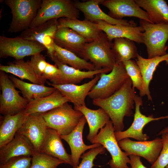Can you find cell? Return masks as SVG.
<instances>
[{
    "instance_id": "cell-40",
    "label": "cell",
    "mask_w": 168,
    "mask_h": 168,
    "mask_svg": "<svg viewBox=\"0 0 168 168\" xmlns=\"http://www.w3.org/2000/svg\"><path fill=\"white\" fill-rule=\"evenodd\" d=\"M60 74V71L57 66L48 62L42 76V78L46 81L49 80L54 83L58 78Z\"/></svg>"
},
{
    "instance_id": "cell-11",
    "label": "cell",
    "mask_w": 168,
    "mask_h": 168,
    "mask_svg": "<svg viewBox=\"0 0 168 168\" xmlns=\"http://www.w3.org/2000/svg\"><path fill=\"white\" fill-rule=\"evenodd\" d=\"M118 143L121 149L128 156L134 155L142 157L152 165L159 156L163 147L162 140L160 138L152 141H138L125 138Z\"/></svg>"
},
{
    "instance_id": "cell-19",
    "label": "cell",
    "mask_w": 168,
    "mask_h": 168,
    "mask_svg": "<svg viewBox=\"0 0 168 168\" xmlns=\"http://www.w3.org/2000/svg\"><path fill=\"white\" fill-rule=\"evenodd\" d=\"M50 58L60 71V74L58 78L54 83H52L55 84H76L85 79L92 78L97 74L103 73H106L111 71L108 68H103L93 71H82L61 63L54 54Z\"/></svg>"
},
{
    "instance_id": "cell-26",
    "label": "cell",
    "mask_w": 168,
    "mask_h": 168,
    "mask_svg": "<svg viewBox=\"0 0 168 168\" xmlns=\"http://www.w3.org/2000/svg\"><path fill=\"white\" fill-rule=\"evenodd\" d=\"M74 109L82 113L86 119L89 129L86 139L90 142L97 135L99 130L103 128L110 120L108 115L100 108L93 110L86 105L74 106Z\"/></svg>"
},
{
    "instance_id": "cell-29",
    "label": "cell",
    "mask_w": 168,
    "mask_h": 168,
    "mask_svg": "<svg viewBox=\"0 0 168 168\" xmlns=\"http://www.w3.org/2000/svg\"><path fill=\"white\" fill-rule=\"evenodd\" d=\"M28 115L23 111L14 115H6L0 126V148L12 141Z\"/></svg>"
},
{
    "instance_id": "cell-36",
    "label": "cell",
    "mask_w": 168,
    "mask_h": 168,
    "mask_svg": "<svg viewBox=\"0 0 168 168\" xmlns=\"http://www.w3.org/2000/svg\"><path fill=\"white\" fill-rule=\"evenodd\" d=\"M106 149L102 145L90 149L88 152L82 154L80 158L81 163L77 168H92L94 166V161L98 154L105 153Z\"/></svg>"
},
{
    "instance_id": "cell-22",
    "label": "cell",
    "mask_w": 168,
    "mask_h": 168,
    "mask_svg": "<svg viewBox=\"0 0 168 168\" xmlns=\"http://www.w3.org/2000/svg\"><path fill=\"white\" fill-rule=\"evenodd\" d=\"M35 152L31 143L26 137L16 134L12 141L0 148V164L5 163L15 157L32 156Z\"/></svg>"
},
{
    "instance_id": "cell-39",
    "label": "cell",
    "mask_w": 168,
    "mask_h": 168,
    "mask_svg": "<svg viewBox=\"0 0 168 168\" xmlns=\"http://www.w3.org/2000/svg\"><path fill=\"white\" fill-rule=\"evenodd\" d=\"M32 156H21L13 157L0 164V168H30Z\"/></svg>"
},
{
    "instance_id": "cell-6",
    "label": "cell",
    "mask_w": 168,
    "mask_h": 168,
    "mask_svg": "<svg viewBox=\"0 0 168 168\" xmlns=\"http://www.w3.org/2000/svg\"><path fill=\"white\" fill-rule=\"evenodd\" d=\"M129 78L123 63H117L110 73L100 74L99 79L87 96L93 99L109 97L120 89Z\"/></svg>"
},
{
    "instance_id": "cell-8",
    "label": "cell",
    "mask_w": 168,
    "mask_h": 168,
    "mask_svg": "<svg viewBox=\"0 0 168 168\" xmlns=\"http://www.w3.org/2000/svg\"><path fill=\"white\" fill-rule=\"evenodd\" d=\"M114 132L113 124L110 120L90 142L100 144L109 152L111 157L109 162L110 168H130L128 166L130 158L119 147Z\"/></svg>"
},
{
    "instance_id": "cell-21",
    "label": "cell",
    "mask_w": 168,
    "mask_h": 168,
    "mask_svg": "<svg viewBox=\"0 0 168 168\" xmlns=\"http://www.w3.org/2000/svg\"><path fill=\"white\" fill-rule=\"evenodd\" d=\"M135 59L138 66L142 78V84L139 95L141 97L146 95L148 100L152 101L149 89L150 83L153 74L159 63L165 61L168 64V53L166 54L151 58H145L138 54Z\"/></svg>"
},
{
    "instance_id": "cell-23",
    "label": "cell",
    "mask_w": 168,
    "mask_h": 168,
    "mask_svg": "<svg viewBox=\"0 0 168 168\" xmlns=\"http://www.w3.org/2000/svg\"><path fill=\"white\" fill-rule=\"evenodd\" d=\"M61 139L56 130L48 128L40 152L62 160L72 166L71 155L65 150Z\"/></svg>"
},
{
    "instance_id": "cell-7",
    "label": "cell",
    "mask_w": 168,
    "mask_h": 168,
    "mask_svg": "<svg viewBox=\"0 0 168 168\" xmlns=\"http://www.w3.org/2000/svg\"><path fill=\"white\" fill-rule=\"evenodd\" d=\"M140 26H142L143 44L145 45L148 58L166 54L168 40V24H156L140 20Z\"/></svg>"
},
{
    "instance_id": "cell-33",
    "label": "cell",
    "mask_w": 168,
    "mask_h": 168,
    "mask_svg": "<svg viewBox=\"0 0 168 168\" xmlns=\"http://www.w3.org/2000/svg\"><path fill=\"white\" fill-rule=\"evenodd\" d=\"M112 49L117 63H122L136 58L138 54L134 42L124 38L114 39Z\"/></svg>"
},
{
    "instance_id": "cell-42",
    "label": "cell",
    "mask_w": 168,
    "mask_h": 168,
    "mask_svg": "<svg viewBox=\"0 0 168 168\" xmlns=\"http://www.w3.org/2000/svg\"><path fill=\"white\" fill-rule=\"evenodd\" d=\"M164 133H168V126L161 130L157 134V135H161Z\"/></svg>"
},
{
    "instance_id": "cell-35",
    "label": "cell",
    "mask_w": 168,
    "mask_h": 168,
    "mask_svg": "<svg viewBox=\"0 0 168 168\" xmlns=\"http://www.w3.org/2000/svg\"><path fill=\"white\" fill-rule=\"evenodd\" d=\"M132 83L133 88L139 91L142 84V78L140 68L135 61L131 59L122 62Z\"/></svg>"
},
{
    "instance_id": "cell-3",
    "label": "cell",
    "mask_w": 168,
    "mask_h": 168,
    "mask_svg": "<svg viewBox=\"0 0 168 168\" xmlns=\"http://www.w3.org/2000/svg\"><path fill=\"white\" fill-rule=\"evenodd\" d=\"M11 10L12 19L8 29L10 33H16L30 28L36 16L42 0H5Z\"/></svg>"
},
{
    "instance_id": "cell-30",
    "label": "cell",
    "mask_w": 168,
    "mask_h": 168,
    "mask_svg": "<svg viewBox=\"0 0 168 168\" xmlns=\"http://www.w3.org/2000/svg\"><path fill=\"white\" fill-rule=\"evenodd\" d=\"M9 77L16 87L21 91L23 96L28 102L47 96L57 90L53 87L26 82L13 76H9Z\"/></svg>"
},
{
    "instance_id": "cell-16",
    "label": "cell",
    "mask_w": 168,
    "mask_h": 168,
    "mask_svg": "<svg viewBox=\"0 0 168 168\" xmlns=\"http://www.w3.org/2000/svg\"><path fill=\"white\" fill-rule=\"evenodd\" d=\"M102 1L90 0L81 2L76 1L73 2L76 7L83 13L85 20L93 22L101 20L114 25L137 26V23L133 21L115 19L105 13L99 6Z\"/></svg>"
},
{
    "instance_id": "cell-27",
    "label": "cell",
    "mask_w": 168,
    "mask_h": 168,
    "mask_svg": "<svg viewBox=\"0 0 168 168\" xmlns=\"http://www.w3.org/2000/svg\"><path fill=\"white\" fill-rule=\"evenodd\" d=\"M58 28L67 27L73 30L90 42L96 39L102 31L93 22L77 18H62L58 20Z\"/></svg>"
},
{
    "instance_id": "cell-20",
    "label": "cell",
    "mask_w": 168,
    "mask_h": 168,
    "mask_svg": "<svg viewBox=\"0 0 168 168\" xmlns=\"http://www.w3.org/2000/svg\"><path fill=\"white\" fill-rule=\"evenodd\" d=\"M100 74L95 75L90 81L80 85L72 84H55L49 82L47 83L59 91L70 102L73 104L74 106L86 105L85 98L99 79Z\"/></svg>"
},
{
    "instance_id": "cell-1",
    "label": "cell",
    "mask_w": 168,
    "mask_h": 168,
    "mask_svg": "<svg viewBox=\"0 0 168 168\" xmlns=\"http://www.w3.org/2000/svg\"><path fill=\"white\" fill-rule=\"evenodd\" d=\"M131 79L128 78L118 90L110 96L104 99H93V105L102 109L112 121L115 131H123L124 119L133 114L136 95Z\"/></svg>"
},
{
    "instance_id": "cell-25",
    "label": "cell",
    "mask_w": 168,
    "mask_h": 168,
    "mask_svg": "<svg viewBox=\"0 0 168 168\" xmlns=\"http://www.w3.org/2000/svg\"><path fill=\"white\" fill-rule=\"evenodd\" d=\"M70 102L58 90L44 97L29 102L23 110L26 115L34 114H41L59 107L66 103Z\"/></svg>"
},
{
    "instance_id": "cell-38",
    "label": "cell",
    "mask_w": 168,
    "mask_h": 168,
    "mask_svg": "<svg viewBox=\"0 0 168 168\" xmlns=\"http://www.w3.org/2000/svg\"><path fill=\"white\" fill-rule=\"evenodd\" d=\"M161 135L162 148L159 156L150 168H165L168 164V133Z\"/></svg>"
},
{
    "instance_id": "cell-17",
    "label": "cell",
    "mask_w": 168,
    "mask_h": 168,
    "mask_svg": "<svg viewBox=\"0 0 168 168\" xmlns=\"http://www.w3.org/2000/svg\"><path fill=\"white\" fill-rule=\"evenodd\" d=\"M87 122L83 116L75 129L70 133L60 137L67 142L71 151V157L72 168H77L79 164V159L82 155L86 150L101 145L99 143H94L87 145L83 142L82 133L84 126Z\"/></svg>"
},
{
    "instance_id": "cell-34",
    "label": "cell",
    "mask_w": 168,
    "mask_h": 168,
    "mask_svg": "<svg viewBox=\"0 0 168 168\" xmlns=\"http://www.w3.org/2000/svg\"><path fill=\"white\" fill-rule=\"evenodd\" d=\"M64 162L58 158L35 152L32 156L30 168H57Z\"/></svg>"
},
{
    "instance_id": "cell-9",
    "label": "cell",
    "mask_w": 168,
    "mask_h": 168,
    "mask_svg": "<svg viewBox=\"0 0 168 168\" xmlns=\"http://www.w3.org/2000/svg\"><path fill=\"white\" fill-rule=\"evenodd\" d=\"M46 50L42 44L37 42L27 40L20 36L9 38L0 36V57H12L16 60L22 59Z\"/></svg>"
},
{
    "instance_id": "cell-10",
    "label": "cell",
    "mask_w": 168,
    "mask_h": 168,
    "mask_svg": "<svg viewBox=\"0 0 168 168\" xmlns=\"http://www.w3.org/2000/svg\"><path fill=\"white\" fill-rule=\"evenodd\" d=\"M4 72H0V113L4 115H14L24 110L29 102L19 92Z\"/></svg>"
},
{
    "instance_id": "cell-28",
    "label": "cell",
    "mask_w": 168,
    "mask_h": 168,
    "mask_svg": "<svg viewBox=\"0 0 168 168\" xmlns=\"http://www.w3.org/2000/svg\"><path fill=\"white\" fill-rule=\"evenodd\" d=\"M147 12L151 22L168 24V5L164 0H135Z\"/></svg>"
},
{
    "instance_id": "cell-31",
    "label": "cell",
    "mask_w": 168,
    "mask_h": 168,
    "mask_svg": "<svg viewBox=\"0 0 168 168\" xmlns=\"http://www.w3.org/2000/svg\"><path fill=\"white\" fill-rule=\"evenodd\" d=\"M0 70L11 73L21 79L27 80L33 83L44 85L45 82L37 76L28 61L26 62L23 59L9 62L7 65L0 64Z\"/></svg>"
},
{
    "instance_id": "cell-5",
    "label": "cell",
    "mask_w": 168,
    "mask_h": 168,
    "mask_svg": "<svg viewBox=\"0 0 168 168\" xmlns=\"http://www.w3.org/2000/svg\"><path fill=\"white\" fill-rule=\"evenodd\" d=\"M79 11L70 0H42L30 28L39 26L50 20L62 18H77Z\"/></svg>"
},
{
    "instance_id": "cell-32",
    "label": "cell",
    "mask_w": 168,
    "mask_h": 168,
    "mask_svg": "<svg viewBox=\"0 0 168 168\" xmlns=\"http://www.w3.org/2000/svg\"><path fill=\"white\" fill-rule=\"evenodd\" d=\"M53 47L54 55L61 63L80 70H96L91 63L79 57L74 53L58 46L54 42Z\"/></svg>"
},
{
    "instance_id": "cell-4",
    "label": "cell",
    "mask_w": 168,
    "mask_h": 168,
    "mask_svg": "<svg viewBox=\"0 0 168 168\" xmlns=\"http://www.w3.org/2000/svg\"><path fill=\"white\" fill-rule=\"evenodd\" d=\"M41 114L48 128L55 130L60 136L71 133L83 116L68 102Z\"/></svg>"
},
{
    "instance_id": "cell-41",
    "label": "cell",
    "mask_w": 168,
    "mask_h": 168,
    "mask_svg": "<svg viewBox=\"0 0 168 168\" xmlns=\"http://www.w3.org/2000/svg\"><path fill=\"white\" fill-rule=\"evenodd\" d=\"M130 159V168H148L145 166L141 160V157L134 155L129 156Z\"/></svg>"
},
{
    "instance_id": "cell-37",
    "label": "cell",
    "mask_w": 168,
    "mask_h": 168,
    "mask_svg": "<svg viewBox=\"0 0 168 168\" xmlns=\"http://www.w3.org/2000/svg\"><path fill=\"white\" fill-rule=\"evenodd\" d=\"M28 62L35 73L39 78H42L46 67L48 63L45 56L40 53L31 56V59Z\"/></svg>"
},
{
    "instance_id": "cell-14",
    "label": "cell",
    "mask_w": 168,
    "mask_h": 168,
    "mask_svg": "<svg viewBox=\"0 0 168 168\" xmlns=\"http://www.w3.org/2000/svg\"><path fill=\"white\" fill-rule=\"evenodd\" d=\"M58 19L50 20L36 27L29 28L22 31L19 36L43 45L46 48L48 56L50 58L54 54L53 45L55 34L58 29Z\"/></svg>"
},
{
    "instance_id": "cell-13",
    "label": "cell",
    "mask_w": 168,
    "mask_h": 168,
    "mask_svg": "<svg viewBox=\"0 0 168 168\" xmlns=\"http://www.w3.org/2000/svg\"><path fill=\"white\" fill-rule=\"evenodd\" d=\"M48 128L41 114L28 115L16 134L22 135L30 142L35 151L40 152Z\"/></svg>"
},
{
    "instance_id": "cell-12",
    "label": "cell",
    "mask_w": 168,
    "mask_h": 168,
    "mask_svg": "<svg viewBox=\"0 0 168 168\" xmlns=\"http://www.w3.org/2000/svg\"><path fill=\"white\" fill-rule=\"evenodd\" d=\"M134 100L135 106V112L132 124L125 131L114 132L115 137L118 142L123 139L129 138L139 141H146L149 138L148 135L143 133V128L146 124L153 121L168 119V115L154 118L152 114L148 116L142 114L140 110V107L143 104L141 97L136 94Z\"/></svg>"
},
{
    "instance_id": "cell-24",
    "label": "cell",
    "mask_w": 168,
    "mask_h": 168,
    "mask_svg": "<svg viewBox=\"0 0 168 168\" xmlns=\"http://www.w3.org/2000/svg\"><path fill=\"white\" fill-rule=\"evenodd\" d=\"M90 42L72 29L67 27L58 28L54 42L58 46L72 52L79 57L84 45Z\"/></svg>"
},
{
    "instance_id": "cell-15",
    "label": "cell",
    "mask_w": 168,
    "mask_h": 168,
    "mask_svg": "<svg viewBox=\"0 0 168 168\" xmlns=\"http://www.w3.org/2000/svg\"><path fill=\"white\" fill-rule=\"evenodd\" d=\"M100 4L109 10L108 15L115 19L134 17L151 23L146 12L138 6L135 0H102Z\"/></svg>"
},
{
    "instance_id": "cell-2",
    "label": "cell",
    "mask_w": 168,
    "mask_h": 168,
    "mask_svg": "<svg viewBox=\"0 0 168 168\" xmlns=\"http://www.w3.org/2000/svg\"><path fill=\"white\" fill-rule=\"evenodd\" d=\"M112 44L102 31L96 39L85 44L79 57L89 60L96 70L107 68L112 70L117 63Z\"/></svg>"
},
{
    "instance_id": "cell-43",
    "label": "cell",
    "mask_w": 168,
    "mask_h": 168,
    "mask_svg": "<svg viewBox=\"0 0 168 168\" xmlns=\"http://www.w3.org/2000/svg\"><path fill=\"white\" fill-rule=\"evenodd\" d=\"M165 168H168V164L167 165V166Z\"/></svg>"
},
{
    "instance_id": "cell-18",
    "label": "cell",
    "mask_w": 168,
    "mask_h": 168,
    "mask_svg": "<svg viewBox=\"0 0 168 168\" xmlns=\"http://www.w3.org/2000/svg\"><path fill=\"white\" fill-rule=\"evenodd\" d=\"M98 28L107 35L109 40L118 38H124L133 40L137 44H143V27L140 26H127L112 25L105 21L98 20L94 22Z\"/></svg>"
}]
</instances>
